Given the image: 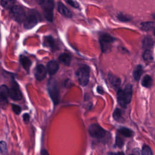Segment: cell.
Instances as JSON below:
<instances>
[{
    "label": "cell",
    "instance_id": "obj_5",
    "mask_svg": "<svg viewBox=\"0 0 155 155\" xmlns=\"http://www.w3.org/2000/svg\"><path fill=\"white\" fill-rule=\"evenodd\" d=\"M11 15L13 18L18 23L24 22L25 18V12L24 8L20 6H14L11 9Z\"/></svg>",
    "mask_w": 155,
    "mask_h": 155
},
{
    "label": "cell",
    "instance_id": "obj_21",
    "mask_svg": "<svg viewBox=\"0 0 155 155\" xmlns=\"http://www.w3.org/2000/svg\"><path fill=\"white\" fill-rule=\"evenodd\" d=\"M16 0H1V6L6 9H11L15 4Z\"/></svg>",
    "mask_w": 155,
    "mask_h": 155
},
{
    "label": "cell",
    "instance_id": "obj_24",
    "mask_svg": "<svg viewBox=\"0 0 155 155\" xmlns=\"http://www.w3.org/2000/svg\"><path fill=\"white\" fill-rule=\"evenodd\" d=\"M143 59L147 62H150L153 60V54L150 50H145L142 55Z\"/></svg>",
    "mask_w": 155,
    "mask_h": 155
},
{
    "label": "cell",
    "instance_id": "obj_13",
    "mask_svg": "<svg viewBox=\"0 0 155 155\" xmlns=\"http://www.w3.org/2000/svg\"><path fill=\"white\" fill-rule=\"evenodd\" d=\"M59 65L55 61H50L47 64V70L50 75H55L58 70Z\"/></svg>",
    "mask_w": 155,
    "mask_h": 155
},
{
    "label": "cell",
    "instance_id": "obj_4",
    "mask_svg": "<svg viewBox=\"0 0 155 155\" xmlns=\"http://www.w3.org/2000/svg\"><path fill=\"white\" fill-rule=\"evenodd\" d=\"M114 41L113 38L107 34H103L99 37V43L103 53H108L112 48V44Z\"/></svg>",
    "mask_w": 155,
    "mask_h": 155
},
{
    "label": "cell",
    "instance_id": "obj_27",
    "mask_svg": "<svg viewBox=\"0 0 155 155\" xmlns=\"http://www.w3.org/2000/svg\"><path fill=\"white\" fill-rule=\"evenodd\" d=\"M142 155H153L151 148L148 145H144L142 150Z\"/></svg>",
    "mask_w": 155,
    "mask_h": 155
},
{
    "label": "cell",
    "instance_id": "obj_8",
    "mask_svg": "<svg viewBox=\"0 0 155 155\" xmlns=\"http://www.w3.org/2000/svg\"><path fill=\"white\" fill-rule=\"evenodd\" d=\"M38 20L37 15L32 12L28 14L24 21V27L25 29H31L38 24Z\"/></svg>",
    "mask_w": 155,
    "mask_h": 155
},
{
    "label": "cell",
    "instance_id": "obj_16",
    "mask_svg": "<svg viewBox=\"0 0 155 155\" xmlns=\"http://www.w3.org/2000/svg\"><path fill=\"white\" fill-rule=\"evenodd\" d=\"M19 61L22 67L26 71H29L31 67V66L32 64L31 61L28 57H25L24 55H21L20 57Z\"/></svg>",
    "mask_w": 155,
    "mask_h": 155
},
{
    "label": "cell",
    "instance_id": "obj_28",
    "mask_svg": "<svg viewBox=\"0 0 155 155\" xmlns=\"http://www.w3.org/2000/svg\"><path fill=\"white\" fill-rule=\"evenodd\" d=\"M66 3L73 8L79 9L80 7V4L74 0H66Z\"/></svg>",
    "mask_w": 155,
    "mask_h": 155
},
{
    "label": "cell",
    "instance_id": "obj_3",
    "mask_svg": "<svg viewBox=\"0 0 155 155\" xmlns=\"http://www.w3.org/2000/svg\"><path fill=\"white\" fill-rule=\"evenodd\" d=\"M75 76L79 84L82 86H86L90 78V68L87 65L81 66L75 72Z\"/></svg>",
    "mask_w": 155,
    "mask_h": 155
},
{
    "label": "cell",
    "instance_id": "obj_11",
    "mask_svg": "<svg viewBox=\"0 0 155 155\" xmlns=\"http://www.w3.org/2000/svg\"><path fill=\"white\" fill-rule=\"evenodd\" d=\"M47 70L42 64L38 65L35 70V76L38 81H42L46 76Z\"/></svg>",
    "mask_w": 155,
    "mask_h": 155
},
{
    "label": "cell",
    "instance_id": "obj_22",
    "mask_svg": "<svg viewBox=\"0 0 155 155\" xmlns=\"http://www.w3.org/2000/svg\"><path fill=\"white\" fill-rule=\"evenodd\" d=\"M153 44L154 42L151 38L147 37L144 38L143 41V47L145 48V50H150V48L153 47Z\"/></svg>",
    "mask_w": 155,
    "mask_h": 155
},
{
    "label": "cell",
    "instance_id": "obj_18",
    "mask_svg": "<svg viewBox=\"0 0 155 155\" xmlns=\"http://www.w3.org/2000/svg\"><path fill=\"white\" fill-rule=\"evenodd\" d=\"M59 61L66 66H69L71 63V57L67 54H63L59 57Z\"/></svg>",
    "mask_w": 155,
    "mask_h": 155
},
{
    "label": "cell",
    "instance_id": "obj_12",
    "mask_svg": "<svg viewBox=\"0 0 155 155\" xmlns=\"http://www.w3.org/2000/svg\"><path fill=\"white\" fill-rule=\"evenodd\" d=\"M58 10L60 13L66 18H72V13L71 11L61 2H59L58 4Z\"/></svg>",
    "mask_w": 155,
    "mask_h": 155
},
{
    "label": "cell",
    "instance_id": "obj_7",
    "mask_svg": "<svg viewBox=\"0 0 155 155\" xmlns=\"http://www.w3.org/2000/svg\"><path fill=\"white\" fill-rule=\"evenodd\" d=\"M9 89L6 85L0 86V107L6 109L8 104Z\"/></svg>",
    "mask_w": 155,
    "mask_h": 155
},
{
    "label": "cell",
    "instance_id": "obj_32",
    "mask_svg": "<svg viewBox=\"0 0 155 155\" xmlns=\"http://www.w3.org/2000/svg\"><path fill=\"white\" fill-rule=\"evenodd\" d=\"M23 120L25 123H29L30 121V115L28 113H25L23 115Z\"/></svg>",
    "mask_w": 155,
    "mask_h": 155
},
{
    "label": "cell",
    "instance_id": "obj_26",
    "mask_svg": "<svg viewBox=\"0 0 155 155\" xmlns=\"http://www.w3.org/2000/svg\"><path fill=\"white\" fill-rule=\"evenodd\" d=\"M0 153L3 155H6L7 153V147L4 141H0Z\"/></svg>",
    "mask_w": 155,
    "mask_h": 155
},
{
    "label": "cell",
    "instance_id": "obj_1",
    "mask_svg": "<svg viewBox=\"0 0 155 155\" xmlns=\"http://www.w3.org/2000/svg\"><path fill=\"white\" fill-rule=\"evenodd\" d=\"M35 1L42 7L44 17L49 22H52L55 6L54 0H35Z\"/></svg>",
    "mask_w": 155,
    "mask_h": 155
},
{
    "label": "cell",
    "instance_id": "obj_14",
    "mask_svg": "<svg viewBox=\"0 0 155 155\" xmlns=\"http://www.w3.org/2000/svg\"><path fill=\"white\" fill-rule=\"evenodd\" d=\"M124 91V95L125 102L127 104H128L129 103L131 102L132 98V94H133V89L132 86L130 84H127L125 87Z\"/></svg>",
    "mask_w": 155,
    "mask_h": 155
},
{
    "label": "cell",
    "instance_id": "obj_35",
    "mask_svg": "<svg viewBox=\"0 0 155 155\" xmlns=\"http://www.w3.org/2000/svg\"><path fill=\"white\" fill-rule=\"evenodd\" d=\"M97 92L100 93V94H103V93H104V90H103L102 88L101 87H98L97 88Z\"/></svg>",
    "mask_w": 155,
    "mask_h": 155
},
{
    "label": "cell",
    "instance_id": "obj_29",
    "mask_svg": "<svg viewBox=\"0 0 155 155\" xmlns=\"http://www.w3.org/2000/svg\"><path fill=\"white\" fill-rule=\"evenodd\" d=\"M121 115H122L121 110L119 109H115V112H113V118H115V119L119 120L121 118Z\"/></svg>",
    "mask_w": 155,
    "mask_h": 155
},
{
    "label": "cell",
    "instance_id": "obj_37",
    "mask_svg": "<svg viewBox=\"0 0 155 155\" xmlns=\"http://www.w3.org/2000/svg\"><path fill=\"white\" fill-rule=\"evenodd\" d=\"M154 35H155V29H154Z\"/></svg>",
    "mask_w": 155,
    "mask_h": 155
},
{
    "label": "cell",
    "instance_id": "obj_36",
    "mask_svg": "<svg viewBox=\"0 0 155 155\" xmlns=\"http://www.w3.org/2000/svg\"><path fill=\"white\" fill-rule=\"evenodd\" d=\"M153 18L155 19V13L153 14Z\"/></svg>",
    "mask_w": 155,
    "mask_h": 155
},
{
    "label": "cell",
    "instance_id": "obj_15",
    "mask_svg": "<svg viewBox=\"0 0 155 155\" xmlns=\"http://www.w3.org/2000/svg\"><path fill=\"white\" fill-rule=\"evenodd\" d=\"M108 78L111 84L115 87H119L121 85V80L119 78L112 73H109L108 75Z\"/></svg>",
    "mask_w": 155,
    "mask_h": 155
},
{
    "label": "cell",
    "instance_id": "obj_17",
    "mask_svg": "<svg viewBox=\"0 0 155 155\" xmlns=\"http://www.w3.org/2000/svg\"><path fill=\"white\" fill-rule=\"evenodd\" d=\"M117 99L119 104L123 108H125L127 107V103L125 100L124 91L121 89H119L117 92Z\"/></svg>",
    "mask_w": 155,
    "mask_h": 155
},
{
    "label": "cell",
    "instance_id": "obj_19",
    "mask_svg": "<svg viewBox=\"0 0 155 155\" xmlns=\"http://www.w3.org/2000/svg\"><path fill=\"white\" fill-rule=\"evenodd\" d=\"M141 84L142 86L147 87V88H150L153 85V79L151 76L149 75H145L142 80Z\"/></svg>",
    "mask_w": 155,
    "mask_h": 155
},
{
    "label": "cell",
    "instance_id": "obj_34",
    "mask_svg": "<svg viewBox=\"0 0 155 155\" xmlns=\"http://www.w3.org/2000/svg\"><path fill=\"white\" fill-rule=\"evenodd\" d=\"M41 155H49L48 151H47L46 150H45V149H43V150H41Z\"/></svg>",
    "mask_w": 155,
    "mask_h": 155
},
{
    "label": "cell",
    "instance_id": "obj_30",
    "mask_svg": "<svg viewBox=\"0 0 155 155\" xmlns=\"http://www.w3.org/2000/svg\"><path fill=\"white\" fill-rule=\"evenodd\" d=\"M12 110H13V111L14 112V113L15 114L19 115L21 113V108L19 106L13 104L12 105Z\"/></svg>",
    "mask_w": 155,
    "mask_h": 155
},
{
    "label": "cell",
    "instance_id": "obj_38",
    "mask_svg": "<svg viewBox=\"0 0 155 155\" xmlns=\"http://www.w3.org/2000/svg\"><path fill=\"white\" fill-rule=\"evenodd\" d=\"M131 155H133V154H131Z\"/></svg>",
    "mask_w": 155,
    "mask_h": 155
},
{
    "label": "cell",
    "instance_id": "obj_25",
    "mask_svg": "<svg viewBox=\"0 0 155 155\" xmlns=\"http://www.w3.org/2000/svg\"><path fill=\"white\" fill-rule=\"evenodd\" d=\"M154 24L152 22H145L141 24V29L143 31H150L153 27Z\"/></svg>",
    "mask_w": 155,
    "mask_h": 155
},
{
    "label": "cell",
    "instance_id": "obj_6",
    "mask_svg": "<svg viewBox=\"0 0 155 155\" xmlns=\"http://www.w3.org/2000/svg\"><path fill=\"white\" fill-rule=\"evenodd\" d=\"M89 132L92 137L96 139L103 138L106 134L104 129H103L101 126L96 124H92L89 126Z\"/></svg>",
    "mask_w": 155,
    "mask_h": 155
},
{
    "label": "cell",
    "instance_id": "obj_9",
    "mask_svg": "<svg viewBox=\"0 0 155 155\" xmlns=\"http://www.w3.org/2000/svg\"><path fill=\"white\" fill-rule=\"evenodd\" d=\"M9 96L14 101H19L22 98V93L20 90L19 86L15 81H13L11 87L9 89Z\"/></svg>",
    "mask_w": 155,
    "mask_h": 155
},
{
    "label": "cell",
    "instance_id": "obj_2",
    "mask_svg": "<svg viewBox=\"0 0 155 155\" xmlns=\"http://www.w3.org/2000/svg\"><path fill=\"white\" fill-rule=\"evenodd\" d=\"M47 90L54 105H58L60 101V94L58 83L55 79L51 78L48 80L47 83Z\"/></svg>",
    "mask_w": 155,
    "mask_h": 155
},
{
    "label": "cell",
    "instance_id": "obj_23",
    "mask_svg": "<svg viewBox=\"0 0 155 155\" xmlns=\"http://www.w3.org/2000/svg\"><path fill=\"white\" fill-rule=\"evenodd\" d=\"M119 132L127 138H130L133 135V132L128 128L122 127L119 130Z\"/></svg>",
    "mask_w": 155,
    "mask_h": 155
},
{
    "label": "cell",
    "instance_id": "obj_10",
    "mask_svg": "<svg viewBox=\"0 0 155 155\" xmlns=\"http://www.w3.org/2000/svg\"><path fill=\"white\" fill-rule=\"evenodd\" d=\"M43 45L44 47L49 48L51 50L55 51L58 49L56 41L51 36H46L44 38Z\"/></svg>",
    "mask_w": 155,
    "mask_h": 155
},
{
    "label": "cell",
    "instance_id": "obj_33",
    "mask_svg": "<svg viewBox=\"0 0 155 155\" xmlns=\"http://www.w3.org/2000/svg\"><path fill=\"white\" fill-rule=\"evenodd\" d=\"M118 18L120 21H127L129 20V18L128 17H127L125 15H123L122 14H120L118 16Z\"/></svg>",
    "mask_w": 155,
    "mask_h": 155
},
{
    "label": "cell",
    "instance_id": "obj_20",
    "mask_svg": "<svg viewBox=\"0 0 155 155\" xmlns=\"http://www.w3.org/2000/svg\"><path fill=\"white\" fill-rule=\"evenodd\" d=\"M143 73V68L141 65H138L133 72V77L136 81H139Z\"/></svg>",
    "mask_w": 155,
    "mask_h": 155
},
{
    "label": "cell",
    "instance_id": "obj_31",
    "mask_svg": "<svg viewBox=\"0 0 155 155\" xmlns=\"http://www.w3.org/2000/svg\"><path fill=\"white\" fill-rule=\"evenodd\" d=\"M116 144L119 147H121L124 145V140L119 136H117L116 138Z\"/></svg>",
    "mask_w": 155,
    "mask_h": 155
}]
</instances>
